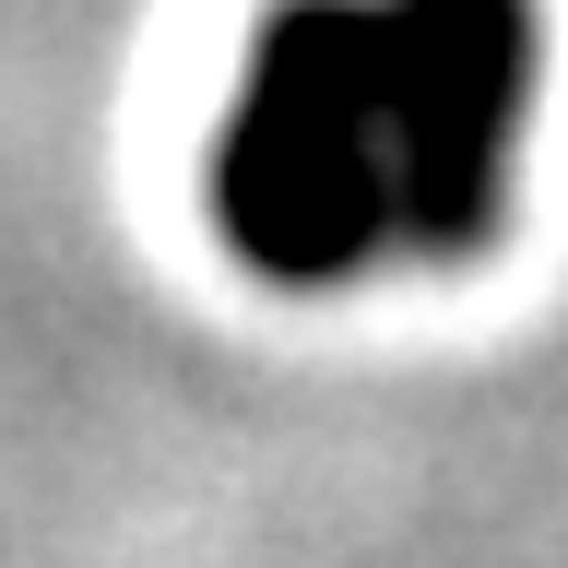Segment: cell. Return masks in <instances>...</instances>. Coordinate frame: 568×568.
Masks as SVG:
<instances>
[{
  "instance_id": "2",
  "label": "cell",
  "mask_w": 568,
  "mask_h": 568,
  "mask_svg": "<svg viewBox=\"0 0 568 568\" xmlns=\"http://www.w3.org/2000/svg\"><path fill=\"white\" fill-rule=\"evenodd\" d=\"M390 24V237L426 261L497 237L532 106V0H379Z\"/></svg>"
},
{
  "instance_id": "1",
  "label": "cell",
  "mask_w": 568,
  "mask_h": 568,
  "mask_svg": "<svg viewBox=\"0 0 568 568\" xmlns=\"http://www.w3.org/2000/svg\"><path fill=\"white\" fill-rule=\"evenodd\" d=\"M213 225L273 284H344L390 248V24L379 0H273L213 131Z\"/></svg>"
}]
</instances>
